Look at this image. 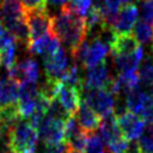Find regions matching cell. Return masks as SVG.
I'll return each mask as SVG.
<instances>
[{
  "label": "cell",
  "mask_w": 153,
  "mask_h": 153,
  "mask_svg": "<svg viewBox=\"0 0 153 153\" xmlns=\"http://www.w3.org/2000/svg\"><path fill=\"white\" fill-rule=\"evenodd\" d=\"M51 32L73 55L86 39L87 29L85 17L75 12L69 4H66L51 17Z\"/></svg>",
  "instance_id": "cell-1"
},
{
  "label": "cell",
  "mask_w": 153,
  "mask_h": 153,
  "mask_svg": "<svg viewBox=\"0 0 153 153\" xmlns=\"http://www.w3.org/2000/svg\"><path fill=\"white\" fill-rule=\"evenodd\" d=\"M38 141L37 128L20 118L7 131V149L10 153H35Z\"/></svg>",
  "instance_id": "cell-2"
},
{
  "label": "cell",
  "mask_w": 153,
  "mask_h": 153,
  "mask_svg": "<svg viewBox=\"0 0 153 153\" xmlns=\"http://www.w3.org/2000/svg\"><path fill=\"white\" fill-rule=\"evenodd\" d=\"M81 92H84V102L100 117L114 112L116 98L106 88H84Z\"/></svg>",
  "instance_id": "cell-3"
},
{
  "label": "cell",
  "mask_w": 153,
  "mask_h": 153,
  "mask_svg": "<svg viewBox=\"0 0 153 153\" xmlns=\"http://www.w3.org/2000/svg\"><path fill=\"white\" fill-rule=\"evenodd\" d=\"M24 18L29 27L30 39H37L51 32V16L45 8L24 10Z\"/></svg>",
  "instance_id": "cell-4"
},
{
  "label": "cell",
  "mask_w": 153,
  "mask_h": 153,
  "mask_svg": "<svg viewBox=\"0 0 153 153\" xmlns=\"http://www.w3.org/2000/svg\"><path fill=\"white\" fill-rule=\"evenodd\" d=\"M38 139L44 145H55L65 141V121L44 116L37 127Z\"/></svg>",
  "instance_id": "cell-5"
},
{
  "label": "cell",
  "mask_w": 153,
  "mask_h": 153,
  "mask_svg": "<svg viewBox=\"0 0 153 153\" xmlns=\"http://www.w3.org/2000/svg\"><path fill=\"white\" fill-rule=\"evenodd\" d=\"M116 116V115H115ZM117 126L122 133V135L128 141H135L140 137V135L145 131L146 122L137 116L136 114L126 110L124 112L116 116Z\"/></svg>",
  "instance_id": "cell-6"
},
{
  "label": "cell",
  "mask_w": 153,
  "mask_h": 153,
  "mask_svg": "<svg viewBox=\"0 0 153 153\" xmlns=\"http://www.w3.org/2000/svg\"><path fill=\"white\" fill-rule=\"evenodd\" d=\"M43 63H44L45 76L61 81L71 65V60L67 53L65 51V49L60 47L55 53L45 56L43 59Z\"/></svg>",
  "instance_id": "cell-7"
},
{
  "label": "cell",
  "mask_w": 153,
  "mask_h": 153,
  "mask_svg": "<svg viewBox=\"0 0 153 153\" xmlns=\"http://www.w3.org/2000/svg\"><path fill=\"white\" fill-rule=\"evenodd\" d=\"M7 75L18 84L23 81H37L39 76V67L33 59H23L22 61H16L7 69Z\"/></svg>",
  "instance_id": "cell-8"
},
{
  "label": "cell",
  "mask_w": 153,
  "mask_h": 153,
  "mask_svg": "<svg viewBox=\"0 0 153 153\" xmlns=\"http://www.w3.org/2000/svg\"><path fill=\"white\" fill-rule=\"evenodd\" d=\"M111 76L109 66L105 61L88 67L86 68V74L81 79V91L84 88H104Z\"/></svg>",
  "instance_id": "cell-9"
},
{
  "label": "cell",
  "mask_w": 153,
  "mask_h": 153,
  "mask_svg": "<svg viewBox=\"0 0 153 153\" xmlns=\"http://www.w3.org/2000/svg\"><path fill=\"white\" fill-rule=\"evenodd\" d=\"M137 14L139 10L135 4H124L122 7L118 8L111 26L117 33L130 32L137 20Z\"/></svg>",
  "instance_id": "cell-10"
},
{
  "label": "cell",
  "mask_w": 153,
  "mask_h": 153,
  "mask_svg": "<svg viewBox=\"0 0 153 153\" xmlns=\"http://www.w3.org/2000/svg\"><path fill=\"white\" fill-rule=\"evenodd\" d=\"M55 98L71 115H74L76 112V110L80 105V102H81L80 90L72 85H68L63 81H60Z\"/></svg>",
  "instance_id": "cell-11"
},
{
  "label": "cell",
  "mask_w": 153,
  "mask_h": 153,
  "mask_svg": "<svg viewBox=\"0 0 153 153\" xmlns=\"http://www.w3.org/2000/svg\"><path fill=\"white\" fill-rule=\"evenodd\" d=\"M80 128L86 133H93L96 131L102 122V117L93 110L91 109L85 102H80V105L76 110V112L74 114Z\"/></svg>",
  "instance_id": "cell-12"
},
{
  "label": "cell",
  "mask_w": 153,
  "mask_h": 153,
  "mask_svg": "<svg viewBox=\"0 0 153 153\" xmlns=\"http://www.w3.org/2000/svg\"><path fill=\"white\" fill-rule=\"evenodd\" d=\"M111 56H112L114 67L117 69L118 73L133 72V71H137V67L143 59V49L142 47H139L135 51L130 54H112L111 53Z\"/></svg>",
  "instance_id": "cell-13"
},
{
  "label": "cell",
  "mask_w": 153,
  "mask_h": 153,
  "mask_svg": "<svg viewBox=\"0 0 153 153\" xmlns=\"http://www.w3.org/2000/svg\"><path fill=\"white\" fill-rule=\"evenodd\" d=\"M59 48H60V41L53 32L43 37H39L37 39H32L30 41V44H29V51L31 54L39 55L43 57L51 55Z\"/></svg>",
  "instance_id": "cell-14"
},
{
  "label": "cell",
  "mask_w": 153,
  "mask_h": 153,
  "mask_svg": "<svg viewBox=\"0 0 153 153\" xmlns=\"http://www.w3.org/2000/svg\"><path fill=\"white\" fill-rule=\"evenodd\" d=\"M98 129L100 130V137L105 145H109L123 136L117 126L116 116L114 112L102 117V122Z\"/></svg>",
  "instance_id": "cell-15"
},
{
  "label": "cell",
  "mask_w": 153,
  "mask_h": 153,
  "mask_svg": "<svg viewBox=\"0 0 153 153\" xmlns=\"http://www.w3.org/2000/svg\"><path fill=\"white\" fill-rule=\"evenodd\" d=\"M19 98V84L7 74L0 76V105L17 103Z\"/></svg>",
  "instance_id": "cell-16"
},
{
  "label": "cell",
  "mask_w": 153,
  "mask_h": 153,
  "mask_svg": "<svg viewBox=\"0 0 153 153\" xmlns=\"http://www.w3.org/2000/svg\"><path fill=\"white\" fill-rule=\"evenodd\" d=\"M139 42L134 37L133 33H117V37L114 44L110 48V53L112 54H130L139 48Z\"/></svg>",
  "instance_id": "cell-17"
},
{
  "label": "cell",
  "mask_w": 153,
  "mask_h": 153,
  "mask_svg": "<svg viewBox=\"0 0 153 153\" xmlns=\"http://www.w3.org/2000/svg\"><path fill=\"white\" fill-rule=\"evenodd\" d=\"M24 17V7L20 0H2L0 4V23H6Z\"/></svg>",
  "instance_id": "cell-18"
},
{
  "label": "cell",
  "mask_w": 153,
  "mask_h": 153,
  "mask_svg": "<svg viewBox=\"0 0 153 153\" xmlns=\"http://www.w3.org/2000/svg\"><path fill=\"white\" fill-rule=\"evenodd\" d=\"M133 35L141 44H148L153 42V26L146 22L143 18L136 20L135 25L133 26Z\"/></svg>",
  "instance_id": "cell-19"
},
{
  "label": "cell",
  "mask_w": 153,
  "mask_h": 153,
  "mask_svg": "<svg viewBox=\"0 0 153 153\" xmlns=\"http://www.w3.org/2000/svg\"><path fill=\"white\" fill-rule=\"evenodd\" d=\"M141 67L139 69V78L141 86L145 88H153V62L149 57L141 61Z\"/></svg>",
  "instance_id": "cell-20"
},
{
  "label": "cell",
  "mask_w": 153,
  "mask_h": 153,
  "mask_svg": "<svg viewBox=\"0 0 153 153\" xmlns=\"http://www.w3.org/2000/svg\"><path fill=\"white\" fill-rule=\"evenodd\" d=\"M17 42H13L4 48H0V65L8 69L17 61Z\"/></svg>",
  "instance_id": "cell-21"
},
{
  "label": "cell",
  "mask_w": 153,
  "mask_h": 153,
  "mask_svg": "<svg viewBox=\"0 0 153 153\" xmlns=\"http://www.w3.org/2000/svg\"><path fill=\"white\" fill-rule=\"evenodd\" d=\"M84 153H105L104 141L102 140L100 135L94 131L87 134V142Z\"/></svg>",
  "instance_id": "cell-22"
},
{
  "label": "cell",
  "mask_w": 153,
  "mask_h": 153,
  "mask_svg": "<svg viewBox=\"0 0 153 153\" xmlns=\"http://www.w3.org/2000/svg\"><path fill=\"white\" fill-rule=\"evenodd\" d=\"M136 145L139 153H153V134L143 131L136 140Z\"/></svg>",
  "instance_id": "cell-23"
},
{
  "label": "cell",
  "mask_w": 153,
  "mask_h": 153,
  "mask_svg": "<svg viewBox=\"0 0 153 153\" xmlns=\"http://www.w3.org/2000/svg\"><path fill=\"white\" fill-rule=\"evenodd\" d=\"M139 2L143 19L153 26V0H140Z\"/></svg>",
  "instance_id": "cell-24"
},
{
  "label": "cell",
  "mask_w": 153,
  "mask_h": 153,
  "mask_svg": "<svg viewBox=\"0 0 153 153\" xmlns=\"http://www.w3.org/2000/svg\"><path fill=\"white\" fill-rule=\"evenodd\" d=\"M75 12H78L80 16L85 17L88 10L92 6V0H71L69 4Z\"/></svg>",
  "instance_id": "cell-25"
},
{
  "label": "cell",
  "mask_w": 153,
  "mask_h": 153,
  "mask_svg": "<svg viewBox=\"0 0 153 153\" xmlns=\"http://www.w3.org/2000/svg\"><path fill=\"white\" fill-rule=\"evenodd\" d=\"M23 4L24 10H37V8H45L47 0H20Z\"/></svg>",
  "instance_id": "cell-26"
},
{
  "label": "cell",
  "mask_w": 153,
  "mask_h": 153,
  "mask_svg": "<svg viewBox=\"0 0 153 153\" xmlns=\"http://www.w3.org/2000/svg\"><path fill=\"white\" fill-rule=\"evenodd\" d=\"M68 1L69 0H47V6L50 5V6H59V7H61V6L66 5Z\"/></svg>",
  "instance_id": "cell-27"
},
{
  "label": "cell",
  "mask_w": 153,
  "mask_h": 153,
  "mask_svg": "<svg viewBox=\"0 0 153 153\" xmlns=\"http://www.w3.org/2000/svg\"><path fill=\"white\" fill-rule=\"evenodd\" d=\"M63 153H81V152H78V151H74V149H71V148H68V147H67V148L65 149V152H63Z\"/></svg>",
  "instance_id": "cell-28"
},
{
  "label": "cell",
  "mask_w": 153,
  "mask_h": 153,
  "mask_svg": "<svg viewBox=\"0 0 153 153\" xmlns=\"http://www.w3.org/2000/svg\"><path fill=\"white\" fill-rule=\"evenodd\" d=\"M5 134V130H4V128H2V126L0 124V140H1V137H2V135Z\"/></svg>",
  "instance_id": "cell-29"
},
{
  "label": "cell",
  "mask_w": 153,
  "mask_h": 153,
  "mask_svg": "<svg viewBox=\"0 0 153 153\" xmlns=\"http://www.w3.org/2000/svg\"><path fill=\"white\" fill-rule=\"evenodd\" d=\"M149 133H152V134H153V121H152V122H149Z\"/></svg>",
  "instance_id": "cell-30"
},
{
  "label": "cell",
  "mask_w": 153,
  "mask_h": 153,
  "mask_svg": "<svg viewBox=\"0 0 153 153\" xmlns=\"http://www.w3.org/2000/svg\"><path fill=\"white\" fill-rule=\"evenodd\" d=\"M122 1V4H129V2H131L133 0H121Z\"/></svg>",
  "instance_id": "cell-31"
},
{
  "label": "cell",
  "mask_w": 153,
  "mask_h": 153,
  "mask_svg": "<svg viewBox=\"0 0 153 153\" xmlns=\"http://www.w3.org/2000/svg\"><path fill=\"white\" fill-rule=\"evenodd\" d=\"M0 1H1V0H0Z\"/></svg>",
  "instance_id": "cell-32"
},
{
  "label": "cell",
  "mask_w": 153,
  "mask_h": 153,
  "mask_svg": "<svg viewBox=\"0 0 153 153\" xmlns=\"http://www.w3.org/2000/svg\"><path fill=\"white\" fill-rule=\"evenodd\" d=\"M0 66H1V65H0Z\"/></svg>",
  "instance_id": "cell-33"
}]
</instances>
